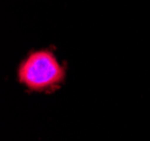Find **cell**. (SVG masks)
<instances>
[{"label": "cell", "mask_w": 150, "mask_h": 141, "mask_svg": "<svg viewBox=\"0 0 150 141\" xmlns=\"http://www.w3.org/2000/svg\"><path fill=\"white\" fill-rule=\"evenodd\" d=\"M65 77V67L50 48L29 52L17 68L18 82L31 92H54Z\"/></svg>", "instance_id": "6da1fadb"}]
</instances>
